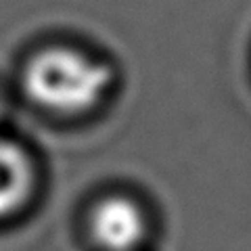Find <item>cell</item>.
Returning <instances> with one entry per match:
<instances>
[{
    "label": "cell",
    "instance_id": "1",
    "mask_svg": "<svg viewBox=\"0 0 251 251\" xmlns=\"http://www.w3.org/2000/svg\"><path fill=\"white\" fill-rule=\"evenodd\" d=\"M111 86V69L75 49L38 52L23 74L29 99L54 113L75 115L97 107Z\"/></svg>",
    "mask_w": 251,
    "mask_h": 251
},
{
    "label": "cell",
    "instance_id": "2",
    "mask_svg": "<svg viewBox=\"0 0 251 251\" xmlns=\"http://www.w3.org/2000/svg\"><path fill=\"white\" fill-rule=\"evenodd\" d=\"M90 232L103 251H136L147 239L149 224L136 201L107 197L92 211Z\"/></svg>",
    "mask_w": 251,
    "mask_h": 251
},
{
    "label": "cell",
    "instance_id": "3",
    "mask_svg": "<svg viewBox=\"0 0 251 251\" xmlns=\"http://www.w3.org/2000/svg\"><path fill=\"white\" fill-rule=\"evenodd\" d=\"M34 191V166L19 145L0 138V220L13 216Z\"/></svg>",
    "mask_w": 251,
    "mask_h": 251
},
{
    "label": "cell",
    "instance_id": "4",
    "mask_svg": "<svg viewBox=\"0 0 251 251\" xmlns=\"http://www.w3.org/2000/svg\"><path fill=\"white\" fill-rule=\"evenodd\" d=\"M0 115H2V100H0Z\"/></svg>",
    "mask_w": 251,
    "mask_h": 251
}]
</instances>
